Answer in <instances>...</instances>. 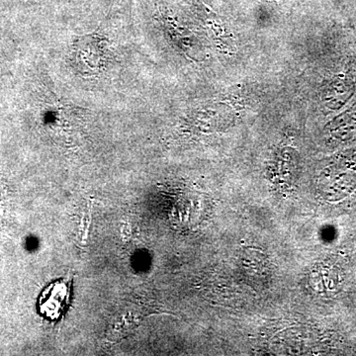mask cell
<instances>
[{
    "label": "cell",
    "instance_id": "obj_1",
    "mask_svg": "<svg viewBox=\"0 0 356 356\" xmlns=\"http://www.w3.org/2000/svg\"><path fill=\"white\" fill-rule=\"evenodd\" d=\"M72 280L60 278L44 287L38 299L40 315L51 322H58L70 307Z\"/></svg>",
    "mask_w": 356,
    "mask_h": 356
},
{
    "label": "cell",
    "instance_id": "obj_2",
    "mask_svg": "<svg viewBox=\"0 0 356 356\" xmlns=\"http://www.w3.org/2000/svg\"><path fill=\"white\" fill-rule=\"evenodd\" d=\"M330 132L337 139L356 138V102L346 111L339 114L330 124Z\"/></svg>",
    "mask_w": 356,
    "mask_h": 356
}]
</instances>
